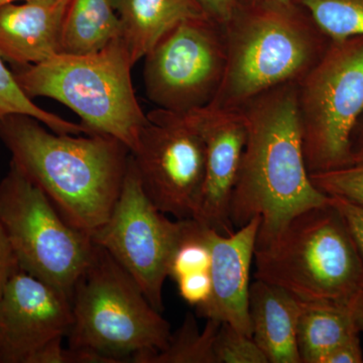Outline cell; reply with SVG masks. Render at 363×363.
Wrapping results in <instances>:
<instances>
[{
    "label": "cell",
    "mask_w": 363,
    "mask_h": 363,
    "mask_svg": "<svg viewBox=\"0 0 363 363\" xmlns=\"http://www.w3.org/2000/svg\"><path fill=\"white\" fill-rule=\"evenodd\" d=\"M247 136L231 198L240 228L259 217L257 247L278 236L296 215L328 202L306 166L298 111V83L262 93L241 107Z\"/></svg>",
    "instance_id": "1"
},
{
    "label": "cell",
    "mask_w": 363,
    "mask_h": 363,
    "mask_svg": "<svg viewBox=\"0 0 363 363\" xmlns=\"http://www.w3.org/2000/svg\"><path fill=\"white\" fill-rule=\"evenodd\" d=\"M0 140L72 225L91 235L109 218L130 159L123 143L104 133H54L26 114L0 118Z\"/></svg>",
    "instance_id": "2"
},
{
    "label": "cell",
    "mask_w": 363,
    "mask_h": 363,
    "mask_svg": "<svg viewBox=\"0 0 363 363\" xmlns=\"http://www.w3.org/2000/svg\"><path fill=\"white\" fill-rule=\"evenodd\" d=\"M223 28L225 73L209 104L223 109H240L267 90L300 82L332 42L293 1L238 4Z\"/></svg>",
    "instance_id": "3"
},
{
    "label": "cell",
    "mask_w": 363,
    "mask_h": 363,
    "mask_svg": "<svg viewBox=\"0 0 363 363\" xmlns=\"http://www.w3.org/2000/svg\"><path fill=\"white\" fill-rule=\"evenodd\" d=\"M255 279L303 302L354 303L363 293V264L342 214L328 202L296 215L266 247L255 248Z\"/></svg>",
    "instance_id": "4"
},
{
    "label": "cell",
    "mask_w": 363,
    "mask_h": 363,
    "mask_svg": "<svg viewBox=\"0 0 363 363\" xmlns=\"http://www.w3.org/2000/svg\"><path fill=\"white\" fill-rule=\"evenodd\" d=\"M131 62L121 39L87 55L58 54L13 76L30 99L48 97L75 112L94 133L116 138L133 152L147 114L136 99Z\"/></svg>",
    "instance_id": "5"
},
{
    "label": "cell",
    "mask_w": 363,
    "mask_h": 363,
    "mask_svg": "<svg viewBox=\"0 0 363 363\" xmlns=\"http://www.w3.org/2000/svg\"><path fill=\"white\" fill-rule=\"evenodd\" d=\"M69 347L96 351L119 363L159 352L168 345L171 325L142 289L104 247L92 255L71 297Z\"/></svg>",
    "instance_id": "6"
},
{
    "label": "cell",
    "mask_w": 363,
    "mask_h": 363,
    "mask_svg": "<svg viewBox=\"0 0 363 363\" xmlns=\"http://www.w3.org/2000/svg\"><path fill=\"white\" fill-rule=\"evenodd\" d=\"M298 111L309 174L352 164L351 138L363 112V35L332 40L298 83Z\"/></svg>",
    "instance_id": "7"
},
{
    "label": "cell",
    "mask_w": 363,
    "mask_h": 363,
    "mask_svg": "<svg viewBox=\"0 0 363 363\" xmlns=\"http://www.w3.org/2000/svg\"><path fill=\"white\" fill-rule=\"evenodd\" d=\"M0 225L20 269L71 300L94 242L89 233L66 221L49 197L11 162L0 182Z\"/></svg>",
    "instance_id": "8"
},
{
    "label": "cell",
    "mask_w": 363,
    "mask_h": 363,
    "mask_svg": "<svg viewBox=\"0 0 363 363\" xmlns=\"http://www.w3.org/2000/svg\"><path fill=\"white\" fill-rule=\"evenodd\" d=\"M143 83L152 104L188 113L208 106L226 67L223 26L208 16L179 23L145 56Z\"/></svg>",
    "instance_id": "9"
},
{
    "label": "cell",
    "mask_w": 363,
    "mask_h": 363,
    "mask_svg": "<svg viewBox=\"0 0 363 363\" xmlns=\"http://www.w3.org/2000/svg\"><path fill=\"white\" fill-rule=\"evenodd\" d=\"M133 157L152 204L178 220L193 218L201 194L206 152L191 112L157 107L147 114Z\"/></svg>",
    "instance_id": "10"
},
{
    "label": "cell",
    "mask_w": 363,
    "mask_h": 363,
    "mask_svg": "<svg viewBox=\"0 0 363 363\" xmlns=\"http://www.w3.org/2000/svg\"><path fill=\"white\" fill-rule=\"evenodd\" d=\"M182 226L183 219L169 220L150 201L130 155L111 216L90 236L133 277L152 307L162 313V288Z\"/></svg>",
    "instance_id": "11"
},
{
    "label": "cell",
    "mask_w": 363,
    "mask_h": 363,
    "mask_svg": "<svg viewBox=\"0 0 363 363\" xmlns=\"http://www.w3.org/2000/svg\"><path fill=\"white\" fill-rule=\"evenodd\" d=\"M71 300L23 269L0 296V363H30L35 353L70 330Z\"/></svg>",
    "instance_id": "12"
},
{
    "label": "cell",
    "mask_w": 363,
    "mask_h": 363,
    "mask_svg": "<svg viewBox=\"0 0 363 363\" xmlns=\"http://www.w3.org/2000/svg\"><path fill=\"white\" fill-rule=\"evenodd\" d=\"M205 143L206 164L201 194L193 218L208 228L228 235L234 231L230 218L231 198L247 128L241 109L208 105L191 111Z\"/></svg>",
    "instance_id": "13"
},
{
    "label": "cell",
    "mask_w": 363,
    "mask_h": 363,
    "mask_svg": "<svg viewBox=\"0 0 363 363\" xmlns=\"http://www.w3.org/2000/svg\"><path fill=\"white\" fill-rule=\"evenodd\" d=\"M259 226L260 218L255 217L228 235L207 228L212 290L209 300L196 308L198 316L231 325L250 336V269Z\"/></svg>",
    "instance_id": "14"
},
{
    "label": "cell",
    "mask_w": 363,
    "mask_h": 363,
    "mask_svg": "<svg viewBox=\"0 0 363 363\" xmlns=\"http://www.w3.org/2000/svg\"><path fill=\"white\" fill-rule=\"evenodd\" d=\"M0 6V55L14 67L35 65L61 54L70 0H23Z\"/></svg>",
    "instance_id": "15"
},
{
    "label": "cell",
    "mask_w": 363,
    "mask_h": 363,
    "mask_svg": "<svg viewBox=\"0 0 363 363\" xmlns=\"http://www.w3.org/2000/svg\"><path fill=\"white\" fill-rule=\"evenodd\" d=\"M248 312L252 336L269 363H301L297 327L301 301L262 279L250 284Z\"/></svg>",
    "instance_id": "16"
},
{
    "label": "cell",
    "mask_w": 363,
    "mask_h": 363,
    "mask_svg": "<svg viewBox=\"0 0 363 363\" xmlns=\"http://www.w3.org/2000/svg\"><path fill=\"white\" fill-rule=\"evenodd\" d=\"M121 40L133 65L181 21L207 16L198 0H113Z\"/></svg>",
    "instance_id": "17"
},
{
    "label": "cell",
    "mask_w": 363,
    "mask_h": 363,
    "mask_svg": "<svg viewBox=\"0 0 363 363\" xmlns=\"http://www.w3.org/2000/svg\"><path fill=\"white\" fill-rule=\"evenodd\" d=\"M355 302L301 301L297 327L301 363H323L333 348L360 334L355 322Z\"/></svg>",
    "instance_id": "18"
},
{
    "label": "cell",
    "mask_w": 363,
    "mask_h": 363,
    "mask_svg": "<svg viewBox=\"0 0 363 363\" xmlns=\"http://www.w3.org/2000/svg\"><path fill=\"white\" fill-rule=\"evenodd\" d=\"M121 23L113 0H70L62 30V54L101 51L121 39Z\"/></svg>",
    "instance_id": "19"
},
{
    "label": "cell",
    "mask_w": 363,
    "mask_h": 363,
    "mask_svg": "<svg viewBox=\"0 0 363 363\" xmlns=\"http://www.w3.org/2000/svg\"><path fill=\"white\" fill-rule=\"evenodd\" d=\"M220 322L207 320L204 330L200 331L191 313L178 331L172 334L167 347L135 359V363H216L214 340Z\"/></svg>",
    "instance_id": "20"
},
{
    "label": "cell",
    "mask_w": 363,
    "mask_h": 363,
    "mask_svg": "<svg viewBox=\"0 0 363 363\" xmlns=\"http://www.w3.org/2000/svg\"><path fill=\"white\" fill-rule=\"evenodd\" d=\"M11 114L35 117L54 133L62 135H92L94 131L84 124L74 123L40 108L25 94L16 82L13 73L6 66L0 55V118Z\"/></svg>",
    "instance_id": "21"
},
{
    "label": "cell",
    "mask_w": 363,
    "mask_h": 363,
    "mask_svg": "<svg viewBox=\"0 0 363 363\" xmlns=\"http://www.w3.org/2000/svg\"><path fill=\"white\" fill-rule=\"evenodd\" d=\"M332 40L363 35V0H293Z\"/></svg>",
    "instance_id": "22"
},
{
    "label": "cell",
    "mask_w": 363,
    "mask_h": 363,
    "mask_svg": "<svg viewBox=\"0 0 363 363\" xmlns=\"http://www.w3.org/2000/svg\"><path fill=\"white\" fill-rule=\"evenodd\" d=\"M207 228L194 218L183 219L180 238L169 262V278L176 281L188 274L210 272L211 250Z\"/></svg>",
    "instance_id": "23"
},
{
    "label": "cell",
    "mask_w": 363,
    "mask_h": 363,
    "mask_svg": "<svg viewBox=\"0 0 363 363\" xmlns=\"http://www.w3.org/2000/svg\"><path fill=\"white\" fill-rule=\"evenodd\" d=\"M321 192L363 206V159L331 171L310 174Z\"/></svg>",
    "instance_id": "24"
},
{
    "label": "cell",
    "mask_w": 363,
    "mask_h": 363,
    "mask_svg": "<svg viewBox=\"0 0 363 363\" xmlns=\"http://www.w3.org/2000/svg\"><path fill=\"white\" fill-rule=\"evenodd\" d=\"M216 363H269L252 336L221 323L214 340Z\"/></svg>",
    "instance_id": "25"
},
{
    "label": "cell",
    "mask_w": 363,
    "mask_h": 363,
    "mask_svg": "<svg viewBox=\"0 0 363 363\" xmlns=\"http://www.w3.org/2000/svg\"><path fill=\"white\" fill-rule=\"evenodd\" d=\"M179 295L187 304L195 308L204 305L211 295L210 272H196L177 279Z\"/></svg>",
    "instance_id": "26"
},
{
    "label": "cell",
    "mask_w": 363,
    "mask_h": 363,
    "mask_svg": "<svg viewBox=\"0 0 363 363\" xmlns=\"http://www.w3.org/2000/svg\"><path fill=\"white\" fill-rule=\"evenodd\" d=\"M329 197L331 198L332 203L342 214L353 240L357 245L363 264V206L347 201L342 198L331 197V196Z\"/></svg>",
    "instance_id": "27"
},
{
    "label": "cell",
    "mask_w": 363,
    "mask_h": 363,
    "mask_svg": "<svg viewBox=\"0 0 363 363\" xmlns=\"http://www.w3.org/2000/svg\"><path fill=\"white\" fill-rule=\"evenodd\" d=\"M363 351L359 334L351 336L333 348L325 357L323 363H362Z\"/></svg>",
    "instance_id": "28"
},
{
    "label": "cell",
    "mask_w": 363,
    "mask_h": 363,
    "mask_svg": "<svg viewBox=\"0 0 363 363\" xmlns=\"http://www.w3.org/2000/svg\"><path fill=\"white\" fill-rule=\"evenodd\" d=\"M20 269L18 259L4 228L0 225V296L7 281Z\"/></svg>",
    "instance_id": "29"
},
{
    "label": "cell",
    "mask_w": 363,
    "mask_h": 363,
    "mask_svg": "<svg viewBox=\"0 0 363 363\" xmlns=\"http://www.w3.org/2000/svg\"><path fill=\"white\" fill-rule=\"evenodd\" d=\"M205 13L210 18L224 26L230 20L236 7L238 0H198Z\"/></svg>",
    "instance_id": "30"
},
{
    "label": "cell",
    "mask_w": 363,
    "mask_h": 363,
    "mask_svg": "<svg viewBox=\"0 0 363 363\" xmlns=\"http://www.w3.org/2000/svg\"><path fill=\"white\" fill-rule=\"evenodd\" d=\"M351 152H352L353 162L363 159V112L353 130L352 138H351Z\"/></svg>",
    "instance_id": "31"
},
{
    "label": "cell",
    "mask_w": 363,
    "mask_h": 363,
    "mask_svg": "<svg viewBox=\"0 0 363 363\" xmlns=\"http://www.w3.org/2000/svg\"><path fill=\"white\" fill-rule=\"evenodd\" d=\"M354 317L358 330L363 332V293L358 297L354 304Z\"/></svg>",
    "instance_id": "32"
},
{
    "label": "cell",
    "mask_w": 363,
    "mask_h": 363,
    "mask_svg": "<svg viewBox=\"0 0 363 363\" xmlns=\"http://www.w3.org/2000/svg\"><path fill=\"white\" fill-rule=\"evenodd\" d=\"M293 0H238L240 4H267V2H281V4H289Z\"/></svg>",
    "instance_id": "33"
},
{
    "label": "cell",
    "mask_w": 363,
    "mask_h": 363,
    "mask_svg": "<svg viewBox=\"0 0 363 363\" xmlns=\"http://www.w3.org/2000/svg\"><path fill=\"white\" fill-rule=\"evenodd\" d=\"M23 1V0H0V6H4V4H11V2H18Z\"/></svg>",
    "instance_id": "34"
}]
</instances>
